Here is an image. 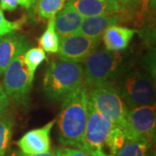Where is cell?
Segmentation results:
<instances>
[{
  "instance_id": "obj_16",
  "label": "cell",
  "mask_w": 156,
  "mask_h": 156,
  "mask_svg": "<svg viewBox=\"0 0 156 156\" xmlns=\"http://www.w3.org/2000/svg\"><path fill=\"white\" fill-rule=\"evenodd\" d=\"M153 145L143 137L127 138L115 156H154Z\"/></svg>"
},
{
  "instance_id": "obj_3",
  "label": "cell",
  "mask_w": 156,
  "mask_h": 156,
  "mask_svg": "<svg viewBox=\"0 0 156 156\" xmlns=\"http://www.w3.org/2000/svg\"><path fill=\"white\" fill-rule=\"evenodd\" d=\"M83 84V66L60 58L50 62L44 78L45 95L54 101H62Z\"/></svg>"
},
{
  "instance_id": "obj_25",
  "label": "cell",
  "mask_w": 156,
  "mask_h": 156,
  "mask_svg": "<svg viewBox=\"0 0 156 156\" xmlns=\"http://www.w3.org/2000/svg\"><path fill=\"white\" fill-rule=\"evenodd\" d=\"M10 105V99L6 94L3 83L0 82V117L4 116Z\"/></svg>"
},
{
  "instance_id": "obj_15",
  "label": "cell",
  "mask_w": 156,
  "mask_h": 156,
  "mask_svg": "<svg viewBox=\"0 0 156 156\" xmlns=\"http://www.w3.org/2000/svg\"><path fill=\"white\" fill-rule=\"evenodd\" d=\"M135 33L136 30L114 24L107 29L101 38L106 50L121 52L128 48Z\"/></svg>"
},
{
  "instance_id": "obj_22",
  "label": "cell",
  "mask_w": 156,
  "mask_h": 156,
  "mask_svg": "<svg viewBox=\"0 0 156 156\" xmlns=\"http://www.w3.org/2000/svg\"><path fill=\"white\" fill-rule=\"evenodd\" d=\"M25 22L26 19L24 17L17 21H9L6 19L4 12L0 9V37L18 30Z\"/></svg>"
},
{
  "instance_id": "obj_14",
  "label": "cell",
  "mask_w": 156,
  "mask_h": 156,
  "mask_svg": "<svg viewBox=\"0 0 156 156\" xmlns=\"http://www.w3.org/2000/svg\"><path fill=\"white\" fill-rule=\"evenodd\" d=\"M55 30L59 37H64L71 34L76 33L83 22L82 17L73 6L67 2L55 17Z\"/></svg>"
},
{
  "instance_id": "obj_5",
  "label": "cell",
  "mask_w": 156,
  "mask_h": 156,
  "mask_svg": "<svg viewBox=\"0 0 156 156\" xmlns=\"http://www.w3.org/2000/svg\"><path fill=\"white\" fill-rule=\"evenodd\" d=\"M90 103L115 127L125 130L128 108L115 86H101L88 89Z\"/></svg>"
},
{
  "instance_id": "obj_27",
  "label": "cell",
  "mask_w": 156,
  "mask_h": 156,
  "mask_svg": "<svg viewBox=\"0 0 156 156\" xmlns=\"http://www.w3.org/2000/svg\"><path fill=\"white\" fill-rule=\"evenodd\" d=\"M18 0H0V9L2 11H12L17 9Z\"/></svg>"
},
{
  "instance_id": "obj_29",
  "label": "cell",
  "mask_w": 156,
  "mask_h": 156,
  "mask_svg": "<svg viewBox=\"0 0 156 156\" xmlns=\"http://www.w3.org/2000/svg\"><path fill=\"white\" fill-rule=\"evenodd\" d=\"M88 154H89V156H115L111 154L105 153L102 148H98V149H95V150L90 151Z\"/></svg>"
},
{
  "instance_id": "obj_2",
  "label": "cell",
  "mask_w": 156,
  "mask_h": 156,
  "mask_svg": "<svg viewBox=\"0 0 156 156\" xmlns=\"http://www.w3.org/2000/svg\"><path fill=\"white\" fill-rule=\"evenodd\" d=\"M84 85L88 89L101 86H114L128 70L120 52L106 49L92 50L83 61Z\"/></svg>"
},
{
  "instance_id": "obj_17",
  "label": "cell",
  "mask_w": 156,
  "mask_h": 156,
  "mask_svg": "<svg viewBox=\"0 0 156 156\" xmlns=\"http://www.w3.org/2000/svg\"><path fill=\"white\" fill-rule=\"evenodd\" d=\"M51 17L49 19L47 27L44 32L38 38V45L44 52L50 54H55L58 52L59 49V37L55 30V19Z\"/></svg>"
},
{
  "instance_id": "obj_19",
  "label": "cell",
  "mask_w": 156,
  "mask_h": 156,
  "mask_svg": "<svg viewBox=\"0 0 156 156\" xmlns=\"http://www.w3.org/2000/svg\"><path fill=\"white\" fill-rule=\"evenodd\" d=\"M14 120L5 114L0 117V156H5L13 134Z\"/></svg>"
},
{
  "instance_id": "obj_6",
  "label": "cell",
  "mask_w": 156,
  "mask_h": 156,
  "mask_svg": "<svg viewBox=\"0 0 156 156\" xmlns=\"http://www.w3.org/2000/svg\"><path fill=\"white\" fill-rule=\"evenodd\" d=\"M23 53L17 55L4 72L3 86L9 99L21 106H27L32 81L30 78Z\"/></svg>"
},
{
  "instance_id": "obj_28",
  "label": "cell",
  "mask_w": 156,
  "mask_h": 156,
  "mask_svg": "<svg viewBox=\"0 0 156 156\" xmlns=\"http://www.w3.org/2000/svg\"><path fill=\"white\" fill-rule=\"evenodd\" d=\"M37 1V0H18V5L26 10H31L32 8H35Z\"/></svg>"
},
{
  "instance_id": "obj_9",
  "label": "cell",
  "mask_w": 156,
  "mask_h": 156,
  "mask_svg": "<svg viewBox=\"0 0 156 156\" xmlns=\"http://www.w3.org/2000/svg\"><path fill=\"white\" fill-rule=\"evenodd\" d=\"M100 42L76 32L62 37L57 53L60 59L80 63L95 50Z\"/></svg>"
},
{
  "instance_id": "obj_10",
  "label": "cell",
  "mask_w": 156,
  "mask_h": 156,
  "mask_svg": "<svg viewBox=\"0 0 156 156\" xmlns=\"http://www.w3.org/2000/svg\"><path fill=\"white\" fill-rule=\"evenodd\" d=\"M56 123V119L38 128L30 130L17 141L18 149L26 154H37L51 149L50 132Z\"/></svg>"
},
{
  "instance_id": "obj_7",
  "label": "cell",
  "mask_w": 156,
  "mask_h": 156,
  "mask_svg": "<svg viewBox=\"0 0 156 156\" xmlns=\"http://www.w3.org/2000/svg\"><path fill=\"white\" fill-rule=\"evenodd\" d=\"M124 132L127 138L143 137L154 144L156 134L155 104L128 108L127 126Z\"/></svg>"
},
{
  "instance_id": "obj_11",
  "label": "cell",
  "mask_w": 156,
  "mask_h": 156,
  "mask_svg": "<svg viewBox=\"0 0 156 156\" xmlns=\"http://www.w3.org/2000/svg\"><path fill=\"white\" fill-rule=\"evenodd\" d=\"M29 47L27 37L16 31L0 37V76L4 75L11 62Z\"/></svg>"
},
{
  "instance_id": "obj_13",
  "label": "cell",
  "mask_w": 156,
  "mask_h": 156,
  "mask_svg": "<svg viewBox=\"0 0 156 156\" xmlns=\"http://www.w3.org/2000/svg\"><path fill=\"white\" fill-rule=\"evenodd\" d=\"M121 13L83 17L77 32L83 34L89 38L101 41L102 35L107 29L111 25L117 24L118 23L121 22Z\"/></svg>"
},
{
  "instance_id": "obj_21",
  "label": "cell",
  "mask_w": 156,
  "mask_h": 156,
  "mask_svg": "<svg viewBox=\"0 0 156 156\" xmlns=\"http://www.w3.org/2000/svg\"><path fill=\"white\" fill-rule=\"evenodd\" d=\"M126 139L127 136L122 128L114 126L107 137L104 145L108 147L111 154L115 156L126 141Z\"/></svg>"
},
{
  "instance_id": "obj_12",
  "label": "cell",
  "mask_w": 156,
  "mask_h": 156,
  "mask_svg": "<svg viewBox=\"0 0 156 156\" xmlns=\"http://www.w3.org/2000/svg\"><path fill=\"white\" fill-rule=\"evenodd\" d=\"M83 17L121 13L123 11L115 0H68Z\"/></svg>"
},
{
  "instance_id": "obj_23",
  "label": "cell",
  "mask_w": 156,
  "mask_h": 156,
  "mask_svg": "<svg viewBox=\"0 0 156 156\" xmlns=\"http://www.w3.org/2000/svg\"><path fill=\"white\" fill-rule=\"evenodd\" d=\"M61 155V147H55L54 149H50L49 152L37 154H23L19 149H14L10 151L8 154L6 153L5 156H60Z\"/></svg>"
},
{
  "instance_id": "obj_1",
  "label": "cell",
  "mask_w": 156,
  "mask_h": 156,
  "mask_svg": "<svg viewBox=\"0 0 156 156\" xmlns=\"http://www.w3.org/2000/svg\"><path fill=\"white\" fill-rule=\"evenodd\" d=\"M62 101V109L57 119L59 143L64 147L83 149L88 119V89L83 84Z\"/></svg>"
},
{
  "instance_id": "obj_8",
  "label": "cell",
  "mask_w": 156,
  "mask_h": 156,
  "mask_svg": "<svg viewBox=\"0 0 156 156\" xmlns=\"http://www.w3.org/2000/svg\"><path fill=\"white\" fill-rule=\"evenodd\" d=\"M114 126L111 121L101 115L89 101L88 119L82 150L89 153L98 148H103L107 137Z\"/></svg>"
},
{
  "instance_id": "obj_20",
  "label": "cell",
  "mask_w": 156,
  "mask_h": 156,
  "mask_svg": "<svg viewBox=\"0 0 156 156\" xmlns=\"http://www.w3.org/2000/svg\"><path fill=\"white\" fill-rule=\"evenodd\" d=\"M23 59L26 66L28 68L30 78L33 82L37 69L46 59L44 50H42L40 47L29 48L23 53Z\"/></svg>"
},
{
  "instance_id": "obj_4",
  "label": "cell",
  "mask_w": 156,
  "mask_h": 156,
  "mask_svg": "<svg viewBox=\"0 0 156 156\" xmlns=\"http://www.w3.org/2000/svg\"><path fill=\"white\" fill-rule=\"evenodd\" d=\"M114 86L128 108L155 104L154 83L145 71H126Z\"/></svg>"
},
{
  "instance_id": "obj_24",
  "label": "cell",
  "mask_w": 156,
  "mask_h": 156,
  "mask_svg": "<svg viewBox=\"0 0 156 156\" xmlns=\"http://www.w3.org/2000/svg\"><path fill=\"white\" fill-rule=\"evenodd\" d=\"M115 1L121 6L123 14H125V12L132 13L134 11H136L141 2V0H115Z\"/></svg>"
},
{
  "instance_id": "obj_18",
  "label": "cell",
  "mask_w": 156,
  "mask_h": 156,
  "mask_svg": "<svg viewBox=\"0 0 156 156\" xmlns=\"http://www.w3.org/2000/svg\"><path fill=\"white\" fill-rule=\"evenodd\" d=\"M67 0H37L35 5L36 15L41 20L55 17L66 4Z\"/></svg>"
},
{
  "instance_id": "obj_26",
  "label": "cell",
  "mask_w": 156,
  "mask_h": 156,
  "mask_svg": "<svg viewBox=\"0 0 156 156\" xmlns=\"http://www.w3.org/2000/svg\"><path fill=\"white\" fill-rule=\"evenodd\" d=\"M60 156H89L88 153L77 147H61V155Z\"/></svg>"
}]
</instances>
